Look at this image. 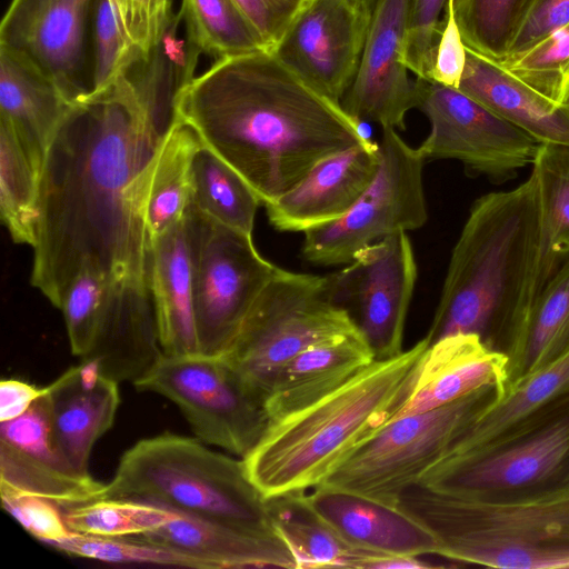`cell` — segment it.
Masks as SVG:
<instances>
[{
  "label": "cell",
  "mask_w": 569,
  "mask_h": 569,
  "mask_svg": "<svg viewBox=\"0 0 569 569\" xmlns=\"http://www.w3.org/2000/svg\"><path fill=\"white\" fill-rule=\"evenodd\" d=\"M161 142L120 77L69 109L41 169L30 276L56 308L83 268L148 286L146 201Z\"/></svg>",
  "instance_id": "obj_1"
},
{
  "label": "cell",
  "mask_w": 569,
  "mask_h": 569,
  "mask_svg": "<svg viewBox=\"0 0 569 569\" xmlns=\"http://www.w3.org/2000/svg\"><path fill=\"white\" fill-rule=\"evenodd\" d=\"M176 120L190 126L263 206L321 160L371 142L339 102L269 50L214 61L181 89Z\"/></svg>",
  "instance_id": "obj_2"
},
{
  "label": "cell",
  "mask_w": 569,
  "mask_h": 569,
  "mask_svg": "<svg viewBox=\"0 0 569 569\" xmlns=\"http://www.w3.org/2000/svg\"><path fill=\"white\" fill-rule=\"evenodd\" d=\"M539 243V189L532 171L513 189L478 198L451 252L426 335L429 346L449 336L477 335L509 360L532 306Z\"/></svg>",
  "instance_id": "obj_3"
},
{
  "label": "cell",
  "mask_w": 569,
  "mask_h": 569,
  "mask_svg": "<svg viewBox=\"0 0 569 569\" xmlns=\"http://www.w3.org/2000/svg\"><path fill=\"white\" fill-rule=\"evenodd\" d=\"M428 346L425 337L398 356L376 359L331 393L270 422L242 458L263 497L313 489L389 423L409 396Z\"/></svg>",
  "instance_id": "obj_4"
},
{
  "label": "cell",
  "mask_w": 569,
  "mask_h": 569,
  "mask_svg": "<svg viewBox=\"0 0 569 569\" xmlns=\"http://www.w3.org/2000/svg\"><path fill=\"white\" fill-rule=\"evenodd\" d=\"M398 509L426 527L437 556L501 569H569V488L501 500L445 495L416 485Z\"/></svg>",
  "instance_id": "obj_5"
},
{
  "label": "cell",
  "mask_w": 569,
  "mask_h": 569,
  "mask_svg": "<svg viewBox=\"0 0 569 569\" xmlns=\"http://www.w3.org/2000/svg\"><path fill=\"white\" fill-rule=\"evenodd\" d=\"M108 497L139 499L253 532H276L268 500L242 459L201 440L163 433L138 441L119 461Z\"/></svg>",
  "instance_id": "obj_6"
},
{
  "label": "cell",
  "mask_w": 569,
  "mask_h": 569,
  "mask_svg": "<svg viewBox=\"0 0 569 569\" xmlns=\"http://www.w3.org/2000/svg\"><path fill=\"white\" fill-rule=\"evenodd\" d=\"M419 486L501 500L569 488V392L475 452L439 460Z\"/></svg>",
  "instance_id": "obj_7"
},
{
  "label": "cell",
  "mask_w": 569,
  "mask_h": 569,
  "mask_svg": "<svg viewBox=\"0 0 569 569\" xmlns=\"http://www.w3.org/2000/svg\"><path fill=\"white\" fill-rule=\"evenodd\" d=\"M358 331L327 278L279 269L219 355L262 403L281 368L305 349Z\"/></svg>",
  "instance_id": "obj_8"
},
{
  "label": "cell",
  "mask_w": 569,
  "mask_h": 569,
  "mask_svg": "<svg viewBox=\"0 0 569 569\" xmlns=\"http://www.w3.org/2000/svg\"><path fill=\"white\" fill-rule=\"evenodd\" d=\"M503 398L485 386L437 409L395 419L356 448L319 485L396 507L408 488L448 451L455 439Z\"/></svg>",
  "instance_id": "obj_9"
},
{
  "label": "cell",
  "mask_w": 569,
  "mask_h": 569,
  "mask_svg": "<svg viewBox=\"0 0 569 569\" xmlns=\"http://www.w3.org/2000/svg\"><path fill=\"white\" fill-rule=\"evenodd\" d=\"M184 222L191 246L200 350L203 355L219 356L280 268L258 252L252 236L213 221L190 202Z\"/></svg>",
  "instance_id": "obj_10"
},
{
  "label": "cell",
  "mask_w": 569,
  "mask_h": 569,
  "mask_svg": "<svg viewBox=\"0 0 569 569\" xmlns=\"http://www.w3.org/2000/svg\"><path fill=\"white\" fill-rule=\"evenodd\" d=\"M377 174L340 219L305 232L302 256L316 266L352 261L363 248L396 232L421 228L427 219L425 158L395 129H382Z\"/></svg>",
  "instance_id": "obj_11"
},
{
  "label": "cell",
  "mask_w": 569,
  "mask_h": 569,
  "mask_svg": "<svg viewBox=\"0 0 569 569\" xmlns=\"http://www.w3.org/2000/svg\"><path fill=\"white\" fill-rule=\"evenodd\" d=\"M134 386L171 400L202 442L244 458L270 420L220 356H166Z\"/></svg>",
  "instance_id": "obj_12"
},
{
  "label": "cell",
  "mask_w": 569,
  "mask_h": 569,
  "mask_svg": "<svg viewBox=\"0 0 569 569\" xmlns=\"http://www.w3.org/2000/svg\"><path fill=\"white\" fill-rule=\"evenodd\" d=\"M415 97L430 122L418 147L426 161L458 160L470 176L498 184L533 163L540 143L460 89L417 78Z\"/></svg>",
  "instance_id": "obj_13"
},
{
  "label": "cell",
  "mask_w": 569,
  "mask_h": 569,
  "mask_svg": "<svg viewBox=\"0 0 569 569\" xmlns=\"http://www.w3.org/2000/svg\"><path fill=\"white\" fill-rule=\"evenodd\" d=\"M326 278L331 301L349 315L376 359L403 351L405 323L417 280L406 231L361 249L347 267Z\"/></svg>",
  "instance_id": "obj_14"
},
{
  "label": "cell",
  "mask_w": 569,
  "mask_h": 569,
  "mask_svg": "<svg viewBox=\"0 0 569 569\" xmlns=\"http://www.w3.org/2000/svg\"><path fill=\"white\" fill-rule=\"evenodd\" d=\"M94 0H12L0 24V49L22 59L76 104L92 91Z\"/></svg>",
  "instance_id": "obj_15"
},
{
  "label": "cell",
  "mask_w": 569,
  "mask_h": 569,
  "mask_svg": "<svg viewBox=\"0 0 569 569\" xmlns=\"http://www.w3.org/2000/svg\"><path fill=\"white\" fill-rule=\"evenodd\" d=\"M369 22L343 0H303L269 51L340 103L358 70Z\"/></svg>",
  "instance_id": "obj_16"
},
{
  "label": "cell",
  "mask_w": 569,
  "mask_h": 569,
  "mask_svg": "<svg viewBox=\"0 0 569 569\" xmlns=\"http://www.w3.org/2000/svg\"><path fill=\"white\" fill-rule=\"evenodd\" d=\"M409 0H378L356 76L340 104L351 117L382 129H406L415 81L405 60Z\"/></svg>",
  "instance_id": "obj_17"
},
{
  "label": "cell",
  "mask_w": 569,
  "mask_h": 569,
  "mask_svg": "<svg viewBox=\"0 0 569 569\" xmlns=\"http://www.w3.org/2000/svg\"><path fill=\"white\" fill-rule=\"evenodd\" d=\"M379 163V147L372 141L321 160L264 206L270 224L279 231L306 232L340 219L371 184Z\"/></svg>",
  "instance_id": "obj_18"
},
{
  "label": "cell",
  "mask_w": 569,
  "mask_h": 569,
  "mask_svg": "<svg viewBox=\"0 0 569 569\" xmlns=\"http://www.w3.org/2000/svg\"><path fill=\"white\" fill-rule=\"evenodd\" d=\"M149 286L110 282L96 335L82 361L116 382L133 385L162 358Z\"/></svg>",
  "instance_id": "obj_19"
},
{
  "label": "cell",
  "mask_w": 569,
  "mask_h": 569,
  "mask_svg": "<svg viewBox=\"0 0 569 569\" xmlns=\"http://www.w3.org/2000/svg\"><path fill=\"white\" fill-rule=\"evenodd\" d=\"M56 447L78 473L89 475L97 440L113 425L120 403L118 382L92 361H82L46 387Z\"/></svg>",
  "instance_id": "obj_20"
},
{
  "label": "cell",
  "mask_w": 569,
  "mask_h": 569,
  "mask_svg": "<svg viewBox=\"0 0 569 569\" xmlns=\"http://www.w3.org/2000/svg\"><path fill=\"white\" fill-rule=\"evenodd\" d=\"M508 358L477 335H455L428 346L409 396L392 420L451 403L489 385L507 392ZM391 420V421H392Z\"/></svg>",
  "instance_id": "obj_21"
},
{
  "label": "cell",
  "mask_w": 569,
  "mask_h": 569,
  "mask_svg": "<svg viewBox=\"0 0 569 569\" xmlns=\"http://www.w3.org/2000/svg\"><path fill=\"white\" fill-rule=\"evenodd\" d=\"M306 498L311 509L356 548L383 556H437L433 535L397 507L322 486L307 491Z\"/></svg>",
  "instance_id": "obj_22"
},
{
  "label": "cell",
  "mask_w": 569,
  "mask_h": 569,
  "mask_svg": "<svg viewBox=\"0 0 569 569\" xmlns=\"http://www.w3.org/2000/svg\"><path fill=\"white\" fill-rule=\"evenodd\" d=\"M173 511L163 526L133 538L186 553L203 569H297L291 549L277 532H253Z\"/></svg>",
  "instance_id": "obj_23"
},
{
  "label": "cell",
  "mask_w": 569,
  "mask_h": 569,
  "mask_svg": "<svg viewBox=\"0 0 569 569\" xmlns=\"http://www.w3.org/2000/svg\"><path fill=\"white\" fill-rule=\"evenodd\" d=\"M148 286L166 356L201 353L193 309L191 246L184 217L148 240Z\"/></svg>",
  "instance_id": "obj_24"
},
{
  "label": "cell",
  "mask_w": 569,
  "mask_h": 569,
  "mask_svg": "<svg viewBox=\"0 0 569 569\" xmlns=\"http://www.w3.org/2000/svg\"><path fill=\"white\" fill-rule=\"evenodd\" d=\"M376 356L361 332L313 345L277 373L263 406L270 422L331 393L371 365Z\"/></svg>",
  "instance_id": "obj_25"
},
{
  "label": "cell",
  "mask_w": 569,
  "mask_h": 569,
  "mask_svg": "<svg viewBox=\"0 0 569 569\" xmlns=\"http://www.w3.org/2000/svg\"><path fill=\"white\" fill-rule=\"evenodd\" d=\"M459 89L540 144L569 146V102L549 100L469 48Z\"/></svg>",
  "instance_id": "obj_26"
},
{
  "label": "cell",
  "mask_w": 569,
  "mask_h": 569,
  "mask_svg": "<svg viewBox=\"0 0 569 569\" xmlns=\"http://www.w3.org/2000/svg\"><path fill=\"white\" fill-rule=\"evenodd\" d=\"M200 54L189 40L178 12L158 44L148 54L137 57L120 76L160 141L177 121L178 96L194 78Z\"/></svg>",
  "instance_id": "obj_27"
},
{
  "label": "cell",
  "mask_w": 569,
  "mask_h": 569,
  "mask_svg": "<svg viewBox=\"0 0 569 569\" xmlns=\"http://www.w3.org/2000/svg\"><path fill=\"white\" fill-rule=\"evenodd\" d=\"M71 106L50 79L0 49V119L11 124L40 167Z\"/></svg>",
  "instance_id": "obj_28"
},
{
  "label": "cell",
  "mask_w": 569,
  "mask_h": 569,
  "mask_svg": "<svg viewBox=\"0 0 569 569\" xmlns=\"http://www.w3.org/2000/svg\"><path fill=\"white\" fill-rule=\"evenodd\" d=\"M307 491L267 499L273 529L291 549L297 569H376L382 559L390 557L356 548L343 540L311 509Z\"/></svg>",
  "instance_id": "obj_29"
},
{
  "label": "cell",
  "mask_w": 569,
  "mask_h": 569,
  "mask_svg": "<svg viewBox=\"0 0 569 569\" xmlns=\"http://www.w3.org/2000/svg\"><path fill=\"white\" fill-rule=\"evenodd\" d=\"M568 392L569 350L518 382L503 399L471 422L441 459L471 453L489 446L523 419Z\"/></svg>",
  "instance_id": "obj_30"
},
{
  "label": "cell",
  "mask_w": 569,
  "mask_h": 569,
  "mask_svg": "<svg viewBox=\"0 0 569 569\" xmlns=\"http://www.w3.org/2000/svg\"><path fill=\"white\" fill-rule=\"evenodd\" d=\"M532 172L538 182L540 202L533 305L546 283L569 259V146L540 144Z\"/></svg>",
  "instance_id": "obj_31"
},
{
  "label": "cell",
  "mask_w": 569,
  "mask_h": 569,
  "mask_svg": "<svg viewBox=\"0 0 569 569\" xmlns=\"http://www.w3.org/2000/svg\"><path fill=\"white\" fill-rule=\"evenodd\" d=\"M568 350L569 259L546 283L530 309L520 341L508 360L506 396L518 382Z\"/></svg>",
  "instance_id": "obj_32"
},
{
  "label": "cell",
  "mask_w": 569,
  "mask_h": 569,
  "mask_svg": "<svg viewBox=\"0 0 569 569\" xmlns=\"http://www.w3.org/2000/svg\"><path fill=\"white\" fill-rule=\"evenodd\" d=\"M201 144L197 132L181 121H176L161 142L146 201L148 240L183 219L191 197V163Z\"/></svg>",
  "instance_id": "obj_33"
},
{
  "label": "cell",
  "mask_w": 569,
  "mask_h": 569,
  "mask_svg": "<svg viewBox=\"0 0 569 569\" xmlns=\"http://www.w3.org/2000/svg\"><path fill=\"white\" fill-rule=\"evenodd\" d=\"M0 490L47 499L62 510L108 497L91 475L53 466L0 440Z\"/></svg>",
  "instance_id": "obj_34"
},
{
  "label": "cell",
  "mask_w": 569,
  "mask_h": 569,
  "mask_svg": "<svg viewBox=\"0 0 569 569\" xmlns=\"http://www.w3.org/2000/svg\"><path fill=\"white\" fill-rule=\"evenodd\" d=\"M190 204L213 221L252 236L261 202L231 167L201 144L191 163Z\"/></svg>",
  "instance_id": "obj_35"
},
{
  "label": "cell",
  "mask_w": 569,
  "mask_h": 569,
  "mask_svg": "<svg viewBox=\"0 0 569 569\" xmlns=\"http://www.w3.org/2000/svg\"><path fill=\"white\" fill-rule=\"evenodd\" d=\"M41 169L11 124L0 119V216L16 243L34 246Z\"/></svg>",
  "instance_id": "obj_36"
},
{
  "label": "cell",
  "mask_w": 569,
  "mask_h": 569,
  "mask_svg": "<svg viewBox=\"0 0 569 569\" xmlns=\"http://www.w3.org/2000/svg\"><path fill=\"white\" fill-rule=\"evenodd\" d=\"M179 13L189 40L214 61L268 50L234 0H182Z\"/></svg>",
  "instance_id": "obj_37"
},
{
  "label": "cell",
  "mask_w": 569,
  "mask_h": 569,
  "mask_svg": "<svg viewBox=\"0 0 569 569\" xmlns=\"http://www.w3.org/2000/svg\"><path fill=\"white\" fill-rule=\"evenodd\" d=\"M533 0H453L467 48L495 62L502 61Z\"/></svg>",
  "instance_id": "obj_38"
},
{
  "label": "cell",
  "mask_w": 569,
  "mask_h": 569,
  "mask_svg": "<svg viewBox=\"0 0 569 569\" xmlns=\"http://www.w3.org/2000/svg\"><path fill=\"white\" fill-rule=\"evenodd\" d=\"M174 516L172 509L153 502L106 497L63 510L72 532L109 538L140 536L163 526Z\"/></svg>",
  "instance_id": "obj_39"
},
{
  "label": "cell",
  "mask_w": 569,
  "mask_h": 569,
  "mask_svg": "<svg viewBox=\"0 0 569 569\" xmlns=\"http://www.w3.org/2000/svg\"><path fill=\"white\" fill-rule=\"evenodd\" d=\"M497 63L549 100L569 102V23Z\"/></svg>",
  "instance_id": "obj_40"
},
{
  "label": "cell",
  "mask_w": 569,
  "mask_h": 569,
  "mask_svg": "<svg viewBox=\"0 0 569 569\" xmlns=\"http://www.w3.org/2000/svg\"><path fill=\"white\" fill-rule=\"evenodd\" d=\"M48 545L69 556L103 562L203 569L198 560L186 553L133 537L109 538L71 532Z\"/></svg>",
  "instance_id": "obj_41"
},
{
  "label": "cell",
  "mask_w": 569,
  "mask_h": 569,
  "mask_svg": "<svg viewBox=\"0 0 569 569\" xmlns=\"http://www.w3.org/2000/svg\"><path fill=\"white\" fill-rule=\"evenodd\" d=\"M140 54L146 53L124 39L110 1L94 0L91 22L92 91L89 97L109 89Z\"/></svg>",
  "instance_id": "obj_42"
},
{
  "label": "cell",
  "mask_w": 569,
  "mask_h": 569,
  "mask_svg": "<svg viewBox=\"0 0 569 569\" xmlns=\"http://www.w3.org/2000/svg\"><path fill=\"white\" fill-rule=\"evenodd\" d=\"M110 282L104 273L83 268L63 296L60 309L74 356L82 358L92 345Z\"/></svg>",
  "instance_id": "obj_43"
},
{
  "label": "cell",
  "mask_w": 569,
  "mask_h": 569,
  "mask_svg": "<svg viewBox=\"0 0 569 569\" xmlns=\"http://www.w3.org/2000/svg\"><path fill=\"white\" fill-rule=\"evenodd\" d=\"M448 0H409L405 60L417 78L429 80Z\"/></svg>",
  "instance_id": "obj_44"
},
{
  "label": "cell",
  "mask_w": 569,
  "mask_h": 569,
  "mask_svg": "<svg viewBox=\"0 0 569 569\" xmlns=\"http://www.w3.org/2000/svg\"><path fill=\"white\" fill-rule=\"evenodd\" d=\"M0 440L53 466L72 470L56 447L46 391L23 415L1 422Z\"/></svg>",
  "instance_id": "obj_45"
},
{
  "label": "cell",
  "mask_w": 569,
  "mask_h": 569,
  "mask_svg": "<svg viewBox=\"0 0 569 569\" xmlns=\"http://www.w3.org/2000/svg\"><path fill=\"white\" fill-rule=\"evenodd\" d=\"M131 47L148 54L160 41L172 16L171 0H109Z\"/></svg>",
  "instance_id": "obj_46"
},
{
  "label": "cell",
  "mask_w": 569,
  "mask_h": 569,
  "mask_svg": "<svg viewBox=\"0 0 569 569\" xmlns=\"http://www.w3.org/2000/svg\"><path fill=\"white\" fill-rule=\"evenodd\" d=\"M2 508L32 537L46 545L67 537L63 510L56 503L31 495L0 490Z\"/></svg>",
  "instance_id": "obj_47"
},
{
  "label": "cell",
  "mask_w": 569,
  "mask_h": 569,
  "mask_svg": "<svg viewBox=\"0 0 569 569\" xmlns=\"http://www.w3.org/2000/svg\"><path fill=\"white\" fill-rule=\"evenodd\" d=\"M466 62L467 47L456 20L453 0H448L429 81L459 89Z\"/></svg>",
  "instance_id": "obj_48"
},
{
  "label": "cell",
  "mask_w": 569,
  "mask_h": 569,
  "mask_svg": "<svg viewBox=\"0 0 569 569\" xmlns=\"http://www.w3.org/2000/svg\"><path fill=\"white\" fill-rule=\"evenodd\" d=\"M567 23L569 0H533L506 58L525 51Z\"/></svg>",
  "instance_id": "obj_49"
},
{
  "label": "cell",
  "mask_w": 569,
  "mask_h": 569,
  "mask_svg": "<svg viewBox=\"0 0 569 569\" xmlns=\"http://www.w3.org/2000/svg\"><path fill=\"white\" fill-rule=\"evenodd\" d=\"M263 38L268 50L280 39L303 0H234Z\"/></svg>",
  "instance_id": "obj_50"
},
{
  "label": "cell",
  "mask_w": 569,
  "mask_h": 569,
  "mask_svg": "<svg viewBox=\"0 0 569 569\" xmlns=\"http://www.w3.org/2000/svg\"><path fill=\"white\" fill-rule=\"evenodd\" d=\"M46 391L19 379H2L0 382V422L23 415Z\"/></svg>",
  "instance_id": "obj_51"
},
{
  "label": "cell",
  "mask_w": 569,
  "mask_h": 569,
  "mask_svg": "<svg viewBox=\"0 0 569 569\" xmlns=\"http://www.w3.org/2000/svg\"><path fill=\"white\" fill-rule=\"evenodd\" d=\"M361 16L371 19L378 0H343Z\"/></svg>",
  "instance_id": "obj_52"
}]
</instances>
